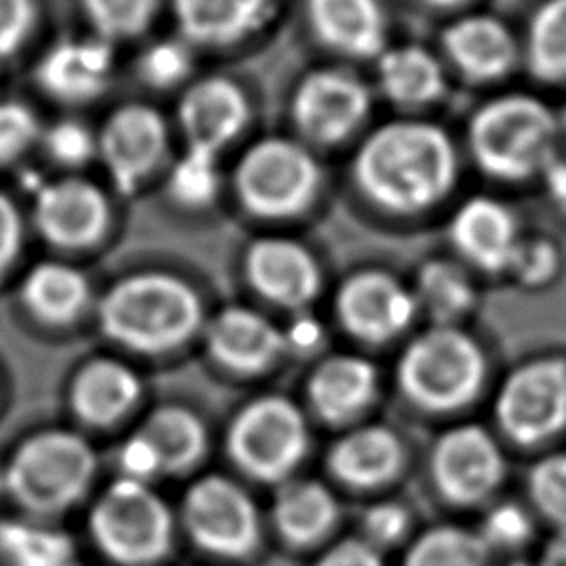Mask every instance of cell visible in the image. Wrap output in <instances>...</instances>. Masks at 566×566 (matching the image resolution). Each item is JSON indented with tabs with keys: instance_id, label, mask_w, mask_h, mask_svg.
Here are the masks:
<instances>
[{
	"instance_id": "6da1fadb",
	"label": "cell",
	"mask_w": 566,
	"mask_h": 566,
	"mask_svg": "<svg viewBox=\"0 0 566 566\" xmlns=\"http://www.w3.org/2000/svg\"><path fill=\"white\" fill-rule=\"evenodd\" d=\"M354 175L360 190L380 208L420 212L453 186V144L433 124L391 122L363 142Z\"/></svg>"
},
{
	"instance_id": "7a4b0ae2",
	"label": "cell",
	"mask_w": 566,
	"mask_h": 566,
	"mask_svg": "<svg viewBox=\"0 0 566 566\" xmlns=\"http://www.w3.org/2000/svg\"><path fill=\"white\" fill-rule=\"evenodd\" d=\"M199 298L188 283L164 272L117 281L99 303L104 334L137 352H161L195 332Z\"/></svg>"
},
{
	"instance_id": "3957f363",
	"label": "cell",
	"mask_w": 566,
	"mask_h": 566,
	"mask_svg": "<svg viewBox=\"0 0 566 566\" xmlns=\"http://www.w3.org/2000/svg\"><path fill=\"white\" fill-rule=\"evenodd\" d=\"M559 117L533 95H502L478 108L469 146L482 170L500 179L544 172L555 159Z\"/></svg>"
},
{
	"instance_id": "277c9868",
	"label": "cell",
	"mask_w": 566,
	"mask_h": 566,
	"mask_svg": "<svg viewBox=\"0 0 566 566\" xmlns=\"http://www.w3.org/2000/svg\"><path fill=\"white\" fill-rule=\"evenodd\" d=\"M93 473L95 455L88 442L73 431L49 429L18 444L2 482L22 509L51 515L77 502Z\"/></svg>"
},
{
	"instance_id": "5b68a950",
	"label": "cell",
	"mask_w": 566,
	"mask_h": 566,
	"mask_svg": "<svg viewBox=\"0 0 566 566\" xmlns=\"http://www.w3.org/2000/svg\"><path fill=\"white\" fill-rule=\"evenodd\" d=\"M398 374L402 389L418 405L453 409L475 396L484 376V358L467 334L436 327L405 349Z\"/></svg>"
},
{
	"instance_id": "8992f818",
	"label": "cell",
	"mask_w": 566,
	"mask_h": 566,
	"mask_svg": "<svg viewBox=\"0 0 566 566\" xmlns=\"http://www.w3.org/2000/svg\"><path fill=\"white\" fill-rule=\"evenodd\" d=\"M321 184V168L312 153L296 142L268 137L245 150L234 186L241 203L261 217L301 212Z\"/></svg>"
},
{
	"instance_id": "52a82bcc",
	"label": "cell",
	"mask_w": 566,
	"mask_h": 566,
	"mask_svg": "<svg viewBox=\"0 0 566 566\" xmlns=\"http://www.w3.org/2000/svg\"><path fill=\"white\" fill-rule=\"evenodd\" d=\"M97 546L122 564H148L164 555L170 542L166 504L137 480L122 478L95 502L88 520Z\"/></svg>"
},
{
	"instance_id": "ba28073f",
	"label": "cell",
	"mask_w": 566,
	"mask_h": 566,
	"mask_svg": "<svg viewBox=\"0 0 566 566\" xmlns=\"http://www.w3.org/2000/svg\"><path fill=\"white\" fill-rule=\"evenodd\" d=\"M228 444L248 473L276 480L305 453L307 431L301 411L290 400L268 396L237 416Z\"/></svg>"
},
{
	"instance_id": "9c48e42d",
	"label": "cell",
	"mask_w": 566,
	"mask_h": 566,
	"mask_svg": "<svg viewBox=\"0 0 566 566\" xmlns=\"http://www.w3.org/2000/svg\"><path fill=\"white\" fill-rule=\"evenodd\" d=\"M497 420L522 444H535L564 431L566 358L544 356L513 371L497 398Z\"/></svg>"
},
{
	"instance_id": "30bf717a",
	"label": "cell",
	"mask_w": 566,
	"mask_h": 566,
	"mask_svg": "<svg viewBox=\"0 0 566 566\" xmlns=\"http://www.w3.org/2000/svg\"><path fill=\"white\" fill-rule=\"evenodd\" d=\"M166 150L164 117L146 104H124L97 133V157L119 192H133Z\"/></svg>"
},
{
	"instance_id": "8fae6325",
	"label": "cell",
	"mask_w": 566,
	"mask_h": 566,
	"mask_svg": "<svg viewBox=\"0 0 566 566\" xmlns=\"http://www.w3.org/2000/svg\"><path fill=\"white\" fill-rule=\"evenodd\" d=\"M369 93L365 84L338 69L307 73L292 97L296 128L312 142L334 144L347 137L367 115Z\"/></svg>"
},
{
	"instance_id": "7c38bea8",
	"label": "cell",
	"mask_w": 566,
	"mask_h": 566,
	"mask_svg": "<svg viewBox=\"0 0 566 566\" xmlns=\"http://www.w3.org/2000/svg\"><path fill=\"white\" fill-rule=\"evenodd\" d=\"M33 221L40 234L57 248H86L108 228L111 206L93 181L62 177L42 184L33 197Z\"/></svg>"
},
{
	"instance_id": "4fadbf2b",
	"label": "cell",
	"mask_w": 566,
	"mask_h": 566,
	"mask_svg": "<svg viewBox=\"0 0 566 566\" xmlns=\"http://www.w3.org/2000/svg\"><path fill=\"white\" fill-rule=\"evenodd\" d=\"M184 515L192 537L217 553L243 555L256 542V511L226 478H203L190 486Z\"/></svg>"
},
{
	"instance_id": "5bb4252c",
	"label": "cell",
	"mask_w": 566,
	"mask_h": 566,
	"mask_svg": "<svg viewBox=\"0 0 566 566\" xmlns=\"http://www.w3.org/2000/svg\"><path fill=\"white\" fill-rule=\"evenodd\" d=\"M113 75L111 42L99 35L64 38L35 66L40 88L64 104H84L104 93Z\"/></svg>"
},
{
	"instance_id": "9a60e30c",
	"label": "cell",
	"mask_w": 566,
	"mask_h": 566,
	"mask_svg": "<svg viewBox=\"0 0 566 566\" xmlns=\"http://www.w3.org/2000/svg\"><path fill=\"white\" fill-rule=\"evenodd\" d=\"M177 117L188 148L217 155L245 128L250 104L239 84L210 75L188 86Z\"/></svg>"
},
{
	"instance_id": "2e32d148",
	"label": "cell",
	"mask_w": 566,
	"mask_h": 566,
	"mask_svg": "<svg viewBox=\"0 0 566 566\" xmlns=\"http://www.w3.org/2000/svg\"><path fill=\"white\" fill-rule=\"evenodd\" d=\"M433 475L447 497L475 502L495 489L502 458L489 433L478 427H458L438 442Z\"/></svg>"
},
{
	"instance_id": "e0dca14e",
	"label": "cell",
	"mask_w": 566,
	"mask_h": 566,
	"mask_svg": "<svg viewBox=\"0 0 566 566\" xmlns=\"http://www.w3.org/2000/svg\"><path fill=\"white\" fill-rule=\"evenodd\" d=\"M338 316L356 334L367 340H385L413 316L416 298L385 272H360L352 276L338 292Z\"/></svg>"
},
{
	"instance_id": "ac0fdd59",
	"label": "cell",
	"mask_w": 566,
	"mask_h": 566,
	"mask_svg": "<svg viewBox=\"0 0 566 566\" xmlns=\"http://www.w3.org/2000/svg\"><path fill=\"white\" fill-rule=\"evenodd\" d=\"M245 268L252 285L283 305H301L318 290V268L296 241L270 237L250 245Z\"/></svg>"
},
{
	"instance_id": "d6986e66",
	"label": "cell",
	"mask_w": 566,
	"mask_h": 566,
	"mask_svg": "<svg viewBox=\"0 0 566 566\" xmlns=\"http://www.w3.org/2000/svg\"><path fill=\"white\" fill-rule=\"evenodd\" d=\"M451 239L464 256L486 270L509 268L520 243L511 210L491 197H473L460 206L451 221Z\"/></svg>"
},
{
	"instance_id": "ffe728a7",
	"label": "cell",
	"mask_w": 566,
	"mask_h": 566,
	"mask_svg": "<svg viewBox=\"0 0 566 566\" xmlns=\"http://www.w3.org/2000/svg\"><path fill=\"white\" fill-rule=\"evenodd\" d=\"M283 334L245 307H228L208 327L212 356L239 371H256L270 365L283 349Z\"/></svg>"
},
{
	"instance_id": "44dd1931",
	"label": "cell",
	"mask_w": 566,
	"mask_h": 566,
	"mask_svg": "<svg viewBox=\"0 0 566 566\" xmlns=\"http://www.w3.org/2000/svg\"><path fill=\"white\" fill-rule=\"evenodd\" d=\"M307 15L332 49L354 57L382 53L385 22L378 0H307Z\"/></svg>"
},
{
	"instance_id": "7402d4cb",
	"label": "cell",
	"mask_w": 566,
	"mask_h": 566,
	"mask_svg": "<svg viewBox=\"0 0 566 566\" xmlns=\"http://www.w3.org/2000/svg\"><path fill=\"white\" fill-rule=\"evenodd\" d=\"M442 42L451 62L475 80L497 77L515 60L513 35L491 15L460 18L444 31Z\"/></svg>"
},
{
	"instance_id": "603a6c76",
	"label": "cell",
	"mask_w": 566,
	"mask_h": 566,
	"mask_svg": "<svg viewBox=\"0 0 566 566\" xmlns=\"http://www.w3.org/2000/svg\"><path fill=\"white\" fill-rule=\"evenodd\" d=\"M139 396L137 374L111 358L84 365L71 385V405L77 418L88 424H108L126 413Z\"/></svg>"
},
{
	"instance_id": "cb8c5ba5",
	"label": "cell",
	"mask_w": 566,
	"mask_h": 566,
	"mask_svg": "<svg viewBox=\"0 0 566 566\" xmlns=\"http://www.w3.org/2000/svg\"><path fill=\"white\" fill-rule=\"evenodd\" d=\"M270 0H172L175 18L188 40L226 44L259 27Z\"/></svg>"
},
{
	"instance_id": "d4e9b609",
	"label": "cell",
	"mask_w": 566,
	"mask_h": 566,
	"mask_svg": "<svg viewBox=\"0 0 566 566\" xmlns=\"http://www.w3.org/2000/svg\"><path fill=\"white\" fill-rule=\"evenodd\" d=\"M376 391V369L356 356H334L310 380V398L321 416L345 420L360 411Z\"/></svg>"
},
{
	"instance_id": "484cf974",
	"label": "cell",
	"mask_w": 566,
	"mask_h": 566,
	"mask_svg": "<svg viewBox=\"0 0 566 566\" xmlns=\"http://www.w3.org/2000/svg\"><path fill=\"white\" fill-rule=\"evenodd\" d=\"M22 301L31 314L46 323H69L84 310L88 283L73 265L42 261L22 281Z\"/></svg>"
},
{
	"instance_id": "4316f807",
	"label": "cell",
	"mask_w": 566,
	"mask_h": 566,
	"mask_svg": "<svg viewBox=\"0 0 566 566\" xmlns=\"http://www.w3.org/2000/svg\"><path fill=\"white\" fill-rule=\"evenodd\" d=\"M334 473L349 484L371 486L398 471L400 444L385 427H365L345 436L329 453Z\"/></svg>"
},
{
	"instance_id": "83f0119b",
	"label": "cell",
	"mask_w": 566,
	"mask_h": 566,
	"mask_svg": "<svg viewBox=\"0 0 566 566\" xmlns=\"http://www.w3.org/2000/svg\"><path fill=\"white\" fill-rule=\"evenodd\" d=\"M378 80L389 99L407 106L433 102L444 88L440 62L416 44L382 51L378 60Z\"/></svg>"
},
{
	"instance_id": "f1b7e54d",
	"label": "cell",
	"mask_w": 566,
	"mask_h": 566,
	"mask_svg": "<svg viewBox=\"0 0 566 566\" xmlns=\"http://www.w3.org/2000/svg\"><path fill=\"white\" fill-rule=\"evenodd\" d=\"M274 517L287 539L312 542L332 526L336 502L318 482L296 480L279 491Z\"/></svg>"
},
{
	"instance_id": "f546056e",
	"label": "cell",
	"mask_w": 566,
	"mask_h": 566,
	"mask_svg": "<svg viewBox=\"0 0 566 566\" xmlns=\"http://www.w3.org/2000/svg\"><path fill=\"white\" fill-rule=\"evenodd\" d=\"M0 557L9 566H69L75 562L66 533L24 520H0Z\"/></svg>"
},
{
	"instance_id": "4dcf8cb0",
	"label": "cell",
	"mask_w": 566,
	"mask_h": 566,
	"mask_svg": "<svg viewBox=\"0 0 566 566\" xmlns=\"http://www.w3.org/2000/svg\"><path fill=\"white\" fill-rule=\"evenodd\" d=\"M139 433L153 444L166 471L188 467L203 451V427L188 409L161 407L144 422Z\"/></svg>"
},
{
	"instance_id": "1f68e13d",
	"label": "cell",
	"mask_w": 566,
	"mask_h": 566,
	"mask_svg": "<svg viewBox=\"0 0 566 566\" xmlns=\"http://www.w3.org/2000/svg\"><path fill=\"white\" fill-rule=\"evenodd\" d=\"M526 60L542 80L566 77V0H546L526 35Z\"/></svg>"
},
{
	"instance_id": "d6a6232c",
	"label": "cell",
	"mask_w": 566,
	"mask_h": 566,
	"mask_svg": "<svg viewBox=\"0 0 566 566\" xmlns=\"http://www.w3.org/2000/svg\"><path fill=\"white\" fill-rule=\"evenodd\" d=\"M486 542L455 526L424 533L407 555L405 566H484Z\"/></svg>"
},
{
	"instance_id": "836d02e7",
	"label": "cell",
	"mask_w": 566,
	"mask_h": 566,
	"mask_svg": "<svg viewBox=\"0 0 566 566\" xmlns=\"http://www.w3.org/2000/svg\"><path fill=\"white\" fill-rule=\"evenodd\" d=\"M418 294L438 321H449L462 314L473 298L464 272L447 261H431L422 268L418 279Z\"/></svg>"
},
{
	"instance_id": "e575fe53",
	"label": "cell",
	"mask_w": 566,
	"mask_h": 566,
	"mask_svg": "<svg viewBox=\"0 0 566 566\" xmlns=\"http://www.w3.org/2000/svg\"><path fill=\"white\" fill-rule=\"evenodd\" d=\"M219 181L221 177L217 155L186 148V153L175 161L170 170L168 188L179 203L188 208H201L217 197Z\"/></svg>"
},
{
	"instance_id": "d590c367",
	"label": "cell",
	"mask_w": 566,
	"mask_h": 566,
	"mask_svg": "<svg viewBox=\"0 0 566 566\" xmlns=\"http://www.w3.org/2000/svg\"><path fill=\"white\" fill-rule=\"evenodd\" d=\"M157 0H82L95 35L113 42L139 33L155 11Z\"/></svg>"
},
{
	"instance_id": "8d00e7d4",
	"label": "cell",
	"mask_w": 566,
	"mask_h": 566,
	"mask_svg": "<svg viewBox=\"0 0 566 566\" xmlns=\"http://www.w3.org/2000/svg\"><path fill=\"white\" fill-rule=\"evenodd\" d=\"M528 491L539 513L566 531V453L542 458L528 475Z\"/></svg>"
},
{
	"instance_id": "74e56055",
	"label": "cell",
	"mask_w": 566,
	"mask_h": 566,
	"mask_svg": "<svg viewBox=\"0 0 566 566\" xmlns=\"http://www.w3.org/2000/svg\"><path fill=\"white\" fill-rule=\"evenodd\" d=\"M40 146L53 164L75 168L97 155V133H93L84 122L66 117L42 128Z\"/></svg>"
},
{
	"instance_id": "f35d334b",
	"label": "cell",
	"mask_w": 566,
	"mask_h": 566,
	"mask_svg": "<svg viewBox=\"0 0 566 566\" xmlns=\"http://www.w3.org/2000/svg\"><path fill=\"white\" fill-rule=\"evenodd\" d=\"M42 126L31 106L0 97V166L18 161L33 144H40Z\"/></svg>"
},
{
	"instance_id": "ab89813d",
	"label": "cell",
	"mask_w": 566,
	"mask_h": 566,
	"mask_svg": "<svg viewBox=\"0 0 566 566\" xmlns=\"http://www.w3.org/2000/svg\"><path fill=\"white\" fill-rule=\"evenodd\" d=\"M192 57L184 42L179 40H159L150 44L139 55V77L157 88L172 86L181 82L190 71Z\"/></svg>"
},
{
	"instance_id": "60d3db41",
	"label": "cell",
	"mask_w": 566,
	"mask_h": 566,
	"mask_svg": "<svg viewBox=\"0 0 566 566\" xmlns=\"http://www.w3.org/2000/svg\"><path fill=\"white\" fill-rule=\"evenodd\" d=\"M509 268L528 285L546 283L559 268V250L548 239H520Z\"/></svg>"
},
{
	"instance_id": "b9f144b4",
	"label": "cell",
	"mask_w": 566,
	"mask_h": 566,
	"mask_svg": "<svg viewBox=\"0 0 566 566\" xmlns=\"http://www.w3.org/2000/svg\"><path fill=\"white\" fill-rule=\"evenodd\" d=\"M35 0H0V57L13 55L35 24Z\"/></svg>"
},
{
	"instance_id": "7bdbcfd3",
	"label": "cell",
	"mask_w": 566,
	"mask_h": 566,
	"mask_svg": "<svg viewBox=\"0 0 566 566\" xmlns=\"http://www.w3.org/2000/svg\"><path fill=\"white\" fill-rule=\"evenodd\" d=\"M484 542L513 546L524 542L531 535V520L528 515L515 504H500L495 506L484 522Z\"/></svg>"
},
{
	"instance_id": "ee69618b",
	"label": "cell",
	"mask_w": 566,
	"mask_h": 566,
	"mask_svg": "<svg viewBox=\"0 0 566 566\" xmlns=\"http://www.w3.org/2000/svg\"><path fill=\"white\" fill-rule=\"evenodd\" d=\"M122 469L126 473L128 480H137V482H146L148 478H153L155 473L164 471L157 451L153 449V444L142 436H133L124 447H122V455H119Z\"/></svg>"
},
{
	"instance_id": "f6af8a7d",
	"label": "cell",
	"mask_w": 566,
	"mask_h": 566,
	"mask_svg": "<svg viewBox=\"0 0 566 566\" xmlns=\"http://www.w3.org/2000/svg\"><path fill=\"white\" fill-rule=\"evenodd\" d=\"M22 243V217L18 206L0 192V272L11 265Z\"/></svg>"
},
{
	"instance_id": "bcb514c9",
	"label": "cell",
	"mask_w": 566,
	"mask_h": 566,
	"mask_svg": "<svg viewBox=\"0 0 566 566\" xmlns=\"http://www.w3.org/2000/svg\"><path fill=\"white\" fill-rule=\"evenodd\" d=\"M407 528V513L396 504H378L365 515V531L376 542H394Z\"/></svg>"
},
{
	"instance_id": "7dc6e473",
	"label": "cell",
	"mask_w": 566,
	"mask_h": 566,
	"mask_svg": "<svg viewBox=\"0 0 566 566\" xmlns=\"http://www.w3.org/2000/svg\"><path fill=\"white\" fill-rule=\"evenodd\" d=\"M318 566H382L374 548L358 539H347L334 546Z\"/></svg>"
},
{
	"instance_id": "c3c4849f",
	"label": "cell",
	"mask_w": 566,
	"mask_h": 566,
	"mask_svg": "<svg viewBox=\"0 0 566 566\" xmlns=\"http://www.w3.org/2000/svg\"><path fill=\"white\" fill-rule=\"evenodd\" d=\"M321 340V325L316 318L312 316H298L290 323L287 332L283 334V343L294 347V349H312L316 347Z\"/></svg>"
},
{
	"instance_id": "681fc988",
	"label": "cell",
	"mask_w": 566,
	"mask_h": 566,
	"mask_svg": "<svg viewBox=\"0 0 566 566\" xmlns=\"http://www.w3.org/2000/svg\"><path fill=\"white\" fill-rule=\"evenodd\" d=\"M544 181L553 203L566 212V159H553L544 170Z\"/></svg>"
},
{
	"instance_id": "f907efd6",
	"label": "cell",
	"mask_w": 566,
	"mask_h": 566,
	"mask_svg": "<svg viewBox=\"0 0 566 566\" xmlns=\"http://www.w3.org/2000/svg\"><path fill=\"white\" fill-rule=\"evenodd\" d=\"M537 566H566V531H557L546 542Z\"/></svg>"
},
{
	"instance_id": "816d5d0a",
	"label": "cell",
	"mask_w": 566,
	"mask_h": 566,
	"mask_svg": "<svg viewBox=\"0 0 566 566\" xmlns=\"http://www.w3.org/2000/svg\"><path fill=\"white\" fill-rule=\"evenodd\" d=\"M427 2L438 4V7H451V4H460V2H464V0H427Z\"/></svg>"
},
{
	"instance_id": "f5cc1de1",
	"label": "cell",
	"mask_w": 566,
	"mask_h": 566,
	"mask_svg": "<svg viewBox=\"0 0 566 566\" xmlns=\"http://www.w3.org/2000/svg\"><path fill=\"white\" fill-rule=\"evenodd\" d=\"M559 128L566 133V104L562 108V115H559Z\"/></svg>"
},
{
	"instance_id": "db71d44e",
	"label": "cell",
	"mask_w": 566,
	"mask_h": 566,
	"mask_svg": "<svg viewBox=\"0 0 566 566\" xmlns=\"http://www.w3.org/2000/svg\"><path fill=\"white\" fill-rule=\"evenodd\" d=\"M511 566H533V564H524V562H520V564H511Z\"/></svg>"
},
{
	"instance_id": "11a10c76",
	"label": "cell",
	"mask_w": 566,
	"mask_h": 566,
	"mask_svg": "<svg viewBox=\"0 0 566 566\" xmlns=\"http://www.w3.org/2000/svg\"><path fill=\"white\" fill-rule=\"evenodd\" d=\"M69 566H84V564H77V562H73V564H69Z\"/></svg>"
}]
</instances>
